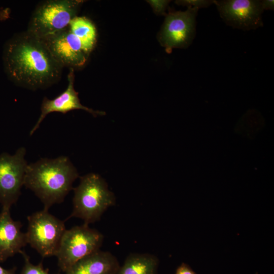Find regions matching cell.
Returning <instances> with one entry per match:
<instances>
[{
  "label": "cell",
  "instance_id": "1",
  "mask_svg": "<svg viewBox=\"0 0 274 274\" xmlns=\"http://www.w3.org/2000/svg\"><path fill=\"white\" fill-rule=\"evenodd\" d=\"M2 58L8 79L33 91L57 83L63 68L44 42L27 31L14 35L5 43Z\"/></svg>",
  "mask_w": 274,
  "mask_h": 274
},
{
  "label": "cell",
  "instance_id": "2",
  "mask_svg": "<svg viewBox=\"0 0 274 274\" xmlns=\"http://www.w3.org/2000/svg\"><path fill=\"white\" fill-rule=\"evenodd\" d=\"M76 168L66 156L43 158L28 164L24 186L41 200L44 209L63 201L78 178Z\"/></svg>",
  "mask_w": 274,
  "mask_h": 274
},
{
  "label": "cell",
  "instance_id": "3",
  "mask_svg": "<svg viewBox=\"0 0 274 274\" xmlns=\"http://www.w3.org/2000/svg\"><path fill=\"white\" fill-rule=\"evenodd\" d=\"M73 189V209L67 219L78 218L89 225L99 220L105 212L115 204L114 193L97 174L90 173L81 177L79 184Z\"/></svg>",
  "mask_w": 274,
  "mask_h": 274
},
{
  "label": "cell",
  "instance_id": "4",
  "mask_svg": "<svg viewBox=\"0 0 274 274\" xmlns=\"http://www.w3.org/2000/svg\"><path fill=\"white\" fill-rule=\"evenodd\" d=\"M84 2L80 0H46L34 10L27 31L44 40L67 28Z\"/></svg>",
  "mask_w": 274,
  "mask_h": 274
},
{
  "label": "cell",
  "instance_id": "5",
  "mask_svg": "<svg viewBox=\"0 0 274 274\" xmlns=\"http://www.w3.org/2000/svg\"><path fill=\"white\" fill-rule=\"evenodd\" d=\"M104 238L100 232L84 223L66 229L55 255L60 269L65 272L81 259L100 250Z\"/></svg>",
  "mask_w": 274,
  "mask_h": 274
},
{
  "label": "cell",
  "instance_id": "6",
  "mask_svg": "<svg viewBox=\"0 0 274 274\" xmlns=\"http://www.w3.org/2000/svg\"><path fill=\"white\" fill-rule=\"evenodd\" d=\"M27 243L43 257L55 256L66 229L64 222L43 209L27 217Z\"/></svg>",
  "mask_w": 274,
  "mask_h": 274
},
{
  "label": "cell",
  "instance_id": "7",
  "mask_svg": "<svg viewBox=\"0 0 274 274\" xmlns=\"http://www.w3.org/2000/svg\"><path fill=\"white\" fill-rule=\"evenodd\" d=\"M26 149L20 147L15 153L0 155V203L9 208L17 201L24 185L27 163L25 159Z\"/></svg>",
  "mask_w": 274,
  "mask_h": 274
},
{
  "label": "cell",
  "instance_id": "8",
  "mask_svg": "<svg viewBox=\"0 0 274 274\" xmlns=\"http://www.w3.org/2000/svg\"><path fill=\"white\" fill-rule=\"evenodd\" d=\"M198 10L187 8L185 11L172 12L166 15L159 36L166 51L187 48L192 44L196 35Z\"/></svg>",
  "mask_w": 274,
  "mask_h": 274
},
{
  "label": "cell",
  "instance_id": "9",
  "mask_svg": "<svg viewBox=\"0 0 274 274\" xmlns=\"http://www.w3.org/2000/svg\"><path fill=\"white\" fill-rule=\"evenodd\" d=\"M225 23L244 31L262 27L261 0H214Z\"/></svg>",
  "mask_w": 274,
  "mask_h": 274
},
{
  "label": "cell",
  "instance_id": "10",
  "mask_svg": "<svg viewBox=\"0 0 274 274\" xmlns=\"http://www.w3.org/2000/svg\"><path fill=\"white\" fill-rule=\"evenodd\" d=\"M42 40L63 67L74 70L83 67L87 61L89 55L84 51L80 41L71 31L68 27Z\"/></svg>",
  "mask_w": 274,
  "mask_h": 274
},
{
  "label": "cell",
  "instance_id": "11",
  "mask_svg": "<svg viewBox=\"0 0 274 274\" xmlns=\"http://www.w3.org/2000/svg\"><path fill=\"white\" fill-rule=\"evenodd\" d=\"M67 80L68 85L66 89L60 95L52 99H50L47 97H44L41 106L40 116L30 130V135H32L39 127L41 122L47 115L53 112L65 114L74 110H82L94 117L105 115V112L103 111L94 110L81 104L78 97V93L74 89L75 75L74 70L72 68H69Z\"/></svg>",
  "mask_w": 274,
  "mask_h": 274
},
{
  "label": "cell",
  "instance_id": "12",
  "mask_svg": "<svg viewBox=\"0 0 274 274\" xmlns=\"http://www.w3.org/2000/svg\"><path fill=\"white\" fill-rule=\"evenodd\" d=\"M10 209L2 207L0 213V263L20 253L27 244L26 233L21 231V223L13 220Z\"/></svg>",
  "mask_w": 274,
  "mask_h": 274
},
{
  "label": "cell",
  "instance_id": "13",
  "mask_svg": "<svg viewBox=\"0 0 274 274\" xmlns=\"http://www.w3.org/2000/svg\"><path fill=\"white\" fill-rule=\"evenodd\" d=\"M119 267L115 255L99 250L79 260L65 274H116Z\"/></svg>",
  "mask_w": 274,
  "mask_h": 274
},
{
  "label": "cell",
  "instance_id": "14",
  "mask_svg": "<svg viewBox=\"0 0 274 274\" xmlns=\"http://www.w3.org/2000/svg\"><path fill=\"white\" fill-rule=\"evenodd\" d=\"M159 260L154 255L132 253L120 265L116 274H157Z\"/></svg>",
  "mask_w": 274,
  "mask_h": 274
},
{
  "label": "cell",
  "instance_id": "15",
  "mask_svg": "<svg viewBox=\"0 0 274 274\" xmlns=\"http://www.w3.org/2000/svg\"><path fill=\"white\" fill-rule=\"evenodd\" d=\"M68 27L79 39L83 50L89 55L96 42V29L93 22L87 18L77 16L71 21Z\"/></svg>",
  "mask_w": 274,
  "mask_h": 274
},
{
  "label": "cell",
  "instance_id": "16",
  "mask_svg": "<svg viewBox=\"0 0 274 274\" xmlns=\"http://www.w3.org/2000/svg\"><path fill=\"white\" fill-rule=\"evenodd\" d=\"M20 254L24 259V264L20 274H50L47 270L44 269L42 263L34 265L30 261L29 257L24 251H21Z\"/></svg>",
  "mask_w": 274,
  "mask_h": 274
},
{
  "label": "cell",
  "instance_id": "17",
  "mask_svg": "<svg viewBox=\"0 0 274 274\" xmlns=\"http://www.w3.org/2000/svg\"><path fill=\"white\" fill-rule=\"evenodd\" d=\"M176 3L187 8H206L214 4V0H182L177 1Z\"/></svg>",
  "mask_w": 274,
  "mask_h": 274
},
{
  "label": "cell",
  "instance_id": "18",
  "mask_svg": "<svg viewBox=\"0 0 274 274\" xmlns=\"http://www.w3.org/2000/svg\"><path fill=\"white\" fill-rule=\"evenodd\" d=\"M154 10L158 14L164 13L169 1H149Z\"/></svg>",
  "mask_w": 274,
  "mask_h": 274
},
{
  "label": "cell",
  "instance_id": "19",
  "mask_svg": "<svg viewBox=\"0 0 274 274\" xmlns=\"http://www.w3.org/2000/svg\"><path fill=\"white\" fill-rule=\"evenodd\" d=\"M175 274H196L187 264L182 263L177 269Z\"/></svg>",
  "mask_w": 274,
  "mask_h": 274
},
{
  "label": "cell",
  "instance_id": "20",
  "mask_svg": "<svg viewBox=\"0 0 274 274\" xmlns=\"http://www.w3.org/2000/svg\"><path fill=\"white\" fill-rule=\"evenodd\" d=\"M262 6L263 10H273V0H261Z\"/></svg>",
  "mask_w": 274,
  "mask_h": 274
},
{
  "label": "cell",
  "instance_id": "21",
  "mask_svg": "<svg viewBox=\"0 0 274 274\" xmlns=\"http://www.w3.org/2000/svg\"><path fill=\"white\" fill-rule=\"evenodd\" d=\"M11 10L9 8L0 10V20H6L10 18Z\"/></svg>",
  "mask_w": 274,
  "mask_h": 274
},
{
  "label": "cell",
  "instance_id": "22",
  "mask_svg": "<svg viewBox=\"0 0 274 274\" xmlns=\"http://www.w3.org/2000/svg\"><path fill=\"white\" fill-rule=\"evenodd\" d=\"M0 274H16L15 269H7L0 265Z\"/></svg>",
  "mask_w": 274,
  "mask_h": 274
}]
</instances>
